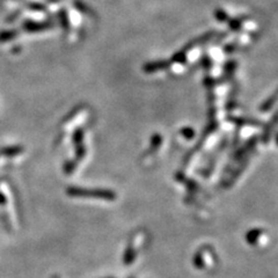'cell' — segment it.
I'll return each instance as SVG.
<instances>
[{
	"label": "cell",
	"mask_w": 278,
	"mask_h": 278,
	"mask_svg": "<svg viewBox=\"0 0 278 278\" xmlns=\"http://www.w3.org/2000/svg\"><path fill=\"white\" fill-rule=\"evenodd\" d=\"M69 196L77 198H95V200H105L114 201L116 200V195L114 192L107 189H86L79 188V187H70L66 189Z\"/></svg>",
	"instance_id": "1"
},
{
	"label": "cell",
	"mask_w": 278,
	"mask_h": 278,
	"mask_svg": "<svg viewBox=\"0 0 278 278\" xmlns=\"http://www.w3.org/2000/svg\"><path fill=\"white\" fill-rule=\"evenodd\" d=\"M58 16H59V21L61 23V27H63L64 30L68 32L70 29V22H69L68 13H66L64 10H60L59 13H58Z\"/></svg>",
	"instance_id": "6"
},
{
	"label": "cell",
	"mask_w": 278,
	"mask_h": 278,
	"mask_svg": "<svg viewBox=\"0 0 278 278\" xmlns=\"http://www.w3.org/2000/svg\"><path fill=\"white\" fill-rule=\"evenodd\" d=\"M85 138V132L82 129H77L72 135V142L74 145V151H76V160L80 161L86 156V147L84 143Z\"/></svg>",
	"instance_id": "2"
},
{
	"label": "cell",
	"mask_w": 278,
	"mask_h": 278,
	"mask_svg": "<svg viewBox=\"0 0 278 278\" xmlns=\"http://www.w3.org/2000/svg\"><path fill=\"white\" fill-rule=\"evenodd\" d=\"M24 6H27L29 10L35 11V12H45V7L42 5V4L39 3H27L24 0H20Z\"/></svg>",
	"instance_id": "7"
},
{
	"label": "cell",
	"mask_w": 278,
	"mask_h": 278,
	"mask_svg": "<svg viewBox=\"0 0 278 278\" xmlns=\"http://www.w3.org/2000/svg\"><path fill=\"white\" fill-rule=\"evenodd\" d=\"M5 203H6V197L4 196V195L2 193H0V205L5 204Z\"/></svg>",
	"instance_id": "10"
},
{
	"label": "cell",
	"mask_w": 278,
	"mask_h": 278,
	"mask_svg": "<svg viewBox=\"0 0 278 278\" xmlns=\"http://www.w3.org/2000/svg\"><path fill=\"white\" fill-rule=\"evenodd\" d=\"M53 27L52 22H35V21H24L22 23V28L24 32L28 33H40L48 30Z\"/></svg>",
	"instance_id": "3"
},
{
	"label": "cell",
	"mask_w": 278,
	"mask_h": 278,
	"mask_svg": "<svg viewBox=\"0 0 278 278\" xmlns=\"http://www.w3.org/2000/svg\"><path fill=\"white\" fill-rule=\"evenodd\" d=\"M18 30H4L0 33V42H8V41L14 40L18 36Z\"/></svg>",
	"instance_id": "5"
},
{
	"label": "cell",
	"mask_w": 278,
	"mask_h": 278,
	"mask_svg": "<svg viewBox=\"0 0 278 278\" xmlns=\"http://www.w3.org/2000/svg\"><path fill=\"white\" fill-rule=\"evenodd\" d=\"M77 163H78L77 160H70V161H68V163H66L65 166H64V172L66 174H71L74 171V169H76Z\"/></svg>",
	"instance_id": "9"
},
{
	"label": "cell",
	"mask_w": 278,
	"mask_h": 278,
	"mask_svg": "<svg viewBox=\"0 0 278 278\" xmlns=\"http://www.w3.org/2000/svg\"><path fill=\"white\" fill-rule=\"evenodd\" d=\"M135 257H136L135 251L132 250V248L129 247L126 252V254H124V264H127V265L131 264L135 261Z\"/></svg>",
	"instance_id": "8"
},
{
	"label": "cell",
	"mask_w": 278,
	"mask_h": 278,
	"mask_svg": "<svg viewBox=\"0 0 278 278\" xmlns=\"http://www.w3.org/2000/svg\"><path fill=\"white\" fill-rule=\"evenodd\" d=\"M23 152L22 146H7L0 148V156L3 157H14L19 156Z\"/></svg>",
	"instance_id": "4"
}]
</instances>
